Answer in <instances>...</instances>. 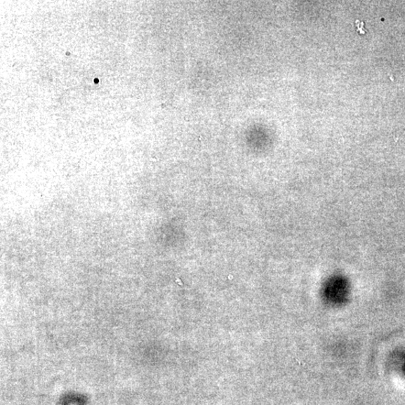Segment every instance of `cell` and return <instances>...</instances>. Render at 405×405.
<instances>
[{
  "label": "cell",
  "instance_id": "obj_1",
  "mask_svg": "<svg viewBox=\"0 0 405 405\" xmlns=\"http://www.w3.org/2000/svg\"><path fill=\"white\" fill-rule=\"evenodd\" d=\"M325 298L333 303H343L347 298L349 286L346 279L335 277L326 282L324 288Z\"/></svg>",
  "mask_w": 405,
  "mask_h": 405
}]
</instances>
